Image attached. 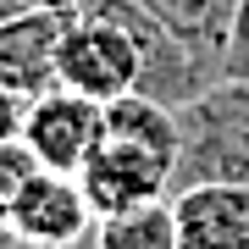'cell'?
Segmentation results:
<instances>
[{
    "label": "cell",
    "instance_id": "obj_1",
    "mask_svg": "<svg viewBox=\"0 0 249 249\" xmlns=\"http://www.w3.org/2000/svg\"><path fill=\"white\" fill-rule=\"evenodd\" d=\"M178 127H183L178 188H194V183L249 188V83L244 78H222L199 100H188L178 111Z\"/></svg>",
    "mask_w": 249,
    "mask_h": 249
},
{
    "label": "cell",
    "instance_id": "obj_2",
    "mask_svg": "<svg viewBox=\"0 0 249 249\" xmlns=\"http://www.w3.org/2000/svg\"><path fill=\"white\" fill-rule=\"evenodd\" d=\"M139 72H144L139 39L116 17H106L94 6L67 17V39H61V83L67 89L111 106L122 94H139Z\"/></svg>",
    "mask_w": 249,
    "mask_h": 249
},
{
    "label": "cell",
    "instance_id": "obj_3",
    "mask_svg": "<svg viewBox=\"0 0 249 249\" xmlns=\"http://www.w3.org/2000/svg\"><path fill=\"white\" fill-rule=\"evenodd\" d=\"M83 194H89L94 216H122V211H139L150 199H172L178 188V160L155 155V150H139L127 139H111L100 133V150L83 160L78 172Z\"/></svg>",
    "mask_w": 249,
    "mask_h": 249
},
{
    "label": "cell",
    "instance_id": "obj_4",
    "mask_svg": "<svg viewBox=\"0 0 249 249\" xmlns=\"http://www.w3.org/2000/svg\"><path fill=\"white\" fill-rule=\"evenodd\" d=\"M100 133H106V106L67 83L45 89L39 100H28V122H22V144L39 155L45 172H72L78 178L83 160L100 150Z\"/></svg>",
    "mask_w": 249,
    "mask_h": 249
},
{
    "label": "cell",
    "instance_id": "obj_5",
    "mask_svg": "<svg viewBox=\"0 0 249 249\" xmlns=\"http://www.w3.org/2000/svg\"><path fill=\"white\" fill-rule=\"evenodd\" d=\"M94 222L100 216L72 172H39L11 216L6 238H17L22 249H83L94 238Z\"/></svg>",
    "mask_w": 249,
    "mask_h": 249
},
{
    "label": "cell",
    "instance_id": "obj_6",
    "mask_svg": "<svg viewBox=\"0 0 249 249\" xmlns=\"http://www.w3.org/2000/svg\"><path fill=\"white\" fill-rule=\"evenodd\" d=\"M61 39L67 17L61 11H28L0 28V83L17 89L22 100H39L61 83Z\"/></svg>",
    "mask_w": 249,
    "mask_h": 249
},
{
    "label": "cell",
    "instance_id": "obj_7",
    "mask_svg": "<svg viewBox=\"0 0 249 249\" xmlns=\"http://www.w3.org/2000/svg\"><path fill=\"white\" fill-rule=\"evenodd\" d=\"M183 249H249V188L194 183L172 194Z\"/></svg>",
    "mask_w": 249,
    "mask_h": 249
},
{
    "label": "cell",
    "instance_id": "obj_8",
    "mask_svg": "<svg viewBox=\"0 0 249 249\" xmlns=\"http://www.w3.org/2000/svg\"><path fill=\"white\" fill-rule=\"evenodd\" d=\"M211 78H227V39H232V6L238 0H139Z\"/></svg>",
    "mask_w": 249,
    "mask_h": 249
},
{
    "label": "cell",
    "instance_id": "obj_9",
    "mask_svg": "<svg viewBox=\"0 0 249 249\" xmlns=\"http://www.w3.org/2000/svg\"><path fill=\"white\" fill-rule=\"evenodd\" d=\"M89 249H183L178 211H172V199H150V205H139V211L100 216Z\"/></svg>",
    "mask_w": 249,
    "mask_h": 249
},
{
    "label": "cell",
    "instance_id": "obj_10",
    "mask_svg": "<svg viewBox=\"0 0 249 249\" xmlns=\"http://www.w3.org/2000/svg\"><path fill=\"white\" fill-rule=\"evenodd\" d=\"M39 155L28 150L22 139H11V144H0V232L11 227V216H17V205H22V194L34 188V178H39Z\"/></svg>",
    "mask_w": 249,
    "mask_h": 249
},
{
    "label": "cell",
    "instance_id": "obj_11",
    "mask_svg": "<svg viewBox=\"0 0 249 249\" xmlns=\"http://www.w3.org/2000/svg\"><path fill=\"white\" fill-rule=\"evenodd\" d=\"M227 78L249 83V0L232 6V39H227Z\"/></svg>",
    "mask_w": 249,
    "mask_h": 249
},
{
    "label": "cell",
    "instance_id": "obj_12",
    "mask_svg": "<svg viewBox=\"0 0 249 249\" xmlns=\"http://www.w3.org/2000/svg\"><path fill=\"white\" fill-rule=\"evenodd\" d=\"M22 122H28V100H22L17 89H6V83H0V144L22 139Z\"/></svg>",
    "mask_w": 249,
    "mask_h": 249
},
{
    "label": "cell",
    "instance_id": "obj_13",
    "mask_svg": "<svg viewBox=\"0 0 249 249\" xmlns=\"http://www.w3.org/2000/svg\"><path fill=\"white\" fill-rule=\"evenodd\" d=\"M28 11H61V17H78L83 0H0V28L11 17H28Z\"/></svg>",
    "mask_w": 249,
    "mask_h": 249
},
{
    "label": "cell",
    "instance_id": "obj_14",
    "mask_svg": "<svg viewBox=\"0 0 249 249\" xmlns=\"http://www.w3.org/2000/svg\"><path fill=\"white\" fill-rule=\"evenodd\" d=\"M0 249H22V244H17V238H6V232H0Z\"/></svg>",
    "mask_w": 249,
    "mask_h": 249
}]
</instances>
